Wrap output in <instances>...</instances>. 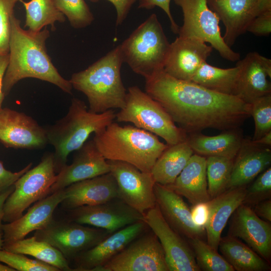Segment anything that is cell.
Here are the masks:
<instances>
[{"label":"cell","mask_w":271,"mask_h":271,"mask_svg":"<svg viewBox=\"0 0 271 271\" xmlns=\"http://www.w3.org/2000/svg\"><path fill=\"white\" fill-rule=\"evenodd\" d=\"M146 92L188 133L206 128H239L251 116V104L192 81L174 78L164 70L145 79Z\"/></svg>","instance_id":"obj_1"},{"label":"cell","mask_w":271,"mask_h":271,"mask_svg":"<svg viewBox=\"0 0 271 271\" xmlns=\"http://www.w3.org/2000/svg\"><path fill=\"white\" fill-rule=\"evenodd\" d=\"M11 26L9 63L3 79L5 96L19 81L27 78L49 82L72 94L73 87L69 80L61 75L47 53L46 42L50 31L47 27L38 32L25 30L14 14Z\"/></svg>","instance_id":"obj_2"},{"label":"cell","mask_w":271,"mask_h":271,"mask_svg":"<svg viewBox=\"0 0 271 271\" xmlns=\"http://www.w3.org/2000/svg\"><path fill=\"white\" fill-rule=\"evenodd\" d=\"M123 63L118 45L86 69L71 75L72 87L86 96L89 111L99 113L123 107L126 95L120 73Z\"/></svg>","instance_id":"obj_3"},{"label":"cell","mask_w":271,"mask_h":271,"mask_svg":"<svg viewBox=\"0 0 271 271\" xmlns=\"http://www.w3.org/2000/svg\"><path fill=\"white\" fill-rule=\"evenodd\" d=\"M115 115L113 109L99 113L92 112L83 101L72 99L67 114L54 124L45 127L48 143L54 149L56 173L67 164L71 153L80 148L92 133L105 129L115 119Z\"/></svg>","instance_id":"obj_4"},{"label":"cell","mask_w":271,"mask_h":271,"mask_svg":"<svg viewBox=\"0 0 271 271\" xmlns=\"http://www.w3.org/2000/svg\"><path fill=\"white\" fill-rule=\"evenodd\" d=\"M92 140L106 160L124 162L145 172H151L168 146L150 132L113 121L102 131L94 133Z\"/></svg>","instance_id":"obj_5"},{"label":"cell","mask_w":271,"mask_h":271,"mask_svg":"<svg viewBox=\"0 0 271 271\" xmlns=\"http://www.w3.org/2000/svg\"><path fill=\"white\" fill-rule=\"evenodd\" d=\"M119 45L123 62L147 79L164 70L170 43L153 14Z\"/></svg>","instance_id":"obj_6"},{"label":"cell","mask_w":271,"mask_h":271,"mask_svg":"<svg viewBox=\"0 0 271 271\" xmlns=\"http://www.w3.org/2000/svg\"><path fill=\"white\" fill-rule=\"evenodd\" d=\"M115 119L159 136L169 146L187 139V133L177 126L165 109L137 86L128 88L124 106L116 113Z\"/></svg>","instance_id":"obj_7"},{"label":"cell","mask_w":271,"mask_h":271,"mask_svg":"<svg viewBox=\"0 0 271 271\" xmlns=\"http://www.w3.org/2000/svg\"><path fill=\"white\" fill-rule=\"evenodd\" d=\"M56 176L53 153H45L36 166L14 183V189L4 205L3 221L9 223L17 219L32 204L48 196Z\"/></svg>","instance_id":"obj_8"},{"label":"cell","mask_w":271,"mask_h":271,"mask_svg":"<svg viewBox=\"0 0 271 271\" xmlns=\"http://www.w3.org/2000/svg\"><path fill=\"white\" fill-rule=\"evenodd\" d=\"M183 15V24L179 28V36L194 37L211 46L224 59L231 62L240 59V54L225 43L221 35L219 19L209 8L207 0H174Z\"/></svg>","instance_id":"obj_9"},{"label":"cell","mask_w":271,"mask_h":271,"mask_svg":"<svg viewBox=\"0 0 271 271\" xmlns=\"http://www.w3.org/2000/svg\"><path fill=\"white\" fill-rule=\"evenodd\" d=\"M111 233L105 229L89 227L69 220L53 219L45 227L35 231L34 236L57 249L67 259H74Z\"/></svg>","instance_id":"obj_10"},{"label":"cell","mask_w":271,"mask_h":271,"mask_svg":"<svg viewBox=\"0 0 271 271\" xmlns=\"http://www.w3.org/2000/svg\"><path fill=\"white\" fill-rule=\"evenodd\" d=\"M98 271H169L165 252L151 230L132 240Z\"/></svg>","instance_id":"obj_11"},{"label":"cell","mask_w":271,"mask_h":271,"mask_svg":"<svg viewBox=\"0 0 271 271\" xmlns=\"http://www.w3.org/2000/svg\"><path fill=\"white\" fill-rule=\"evenodd\" d=\"M107 161L117 184L119 198L144 215L156 206L155 182L151 172L124 162Z\"/></svg>","instance_id":"obj_12"},{"label":"cell","mask_w":271,"mask_h":271,"mask_svg":"<svg viewBox=\"0 0 271 271\" xmlns=\"http://www.w3.org/2000/svg\"><path fill=\"white\" fill-rule=\"evenodd\" d=\"M68 220L106 230L113 233L127 225L144 221V215L116 198L93 205L68 210Z\"/></svg>","instance_id":"obj_13"},{"label":"cell","mask_w":271,"mask_h":271,"mask_svg":"<svg viewBox=\"0 0 271 271\" xmlns=\"http://www.w3.org/2000/svg\"><path fill=\"white\" fill-rule=\"evenodd\" d=\"M144 217L162 245L169 271L200 270L190 245L168 224L156 205Z\"/></svg>","instance_id":"obj_14"},{"label":"cell","mask_w":271,"mask_h":271,"mask_svg":"<svg viewBox=\"0 0 271 271\" xmlns=\"http://www.w3.org/2000/svg\"><path fill=\"white\" fill-rule=\"evenodd\" d=\"M0 141L7 147L38 150L49 144L45 127L31 116L8 107L0 108Z\"/></svg>","instance_id":"obj_15"},{"label":"cell","mask_w":271,"mask_h":271,"mask_svg":"<svg viewBox=\"0 0 271 271\" xmlns=\"http://www.w3.org/2000/svg\"><path fill=\"white\" fill-rule=\"evenodd\" d=\"M75 152L72 163L65 165L56 174L48 195L63 190L73 183L110 172L107 160L93 140L86 141Z\"/></svg>","instance_id":"obj_16"},{"label":"cell","mask_w":271,"mask_h":271,"mask_svg":"<svg viewBox=\"0 0 271 271\" xmlns=\"http://www.w3.org/2000/svg\"><path fill=\"white\" fill-rule=\"evenodd\" d=\"M212 48L196 38L178 36L170 43L164 71L176 79L191 81Z\"/></svg>","instance_id":"obj_17"},{"label":"cell","mask_w":271,"mask_h":271,"mask_svg":"<svg viewBox=\"0 0 271 271\" xmlns=\"http://www.w3.org/2000/svg\"><path fill=\"white\" fill-rule=\"evenodd\" d=\"M148 228L145 221H141L111 233L96 245L76 256L73 259L74 270L98 271Z\"/></svg>","instance_id":"obj_18"},{"label":"cell","mask_w":271,"mask_h":271,"mask_svg":"<svg viewBox=\"0 0 271 271\" xmlns=\"http://www.w3.org/2000/svg\"><path fill=\"white\" fill-rule=\"evenodd\" d=\"M240 69L235 96L251 104L256 99L271 94V60L256 52L248 53L237 61Z\"/></svg>","instance_id":"obj_19"},{"label":"cell","mask_w":271,"mask_h":271,"mask_svg":"<svg viewBox=\"0 0 271 271\" xmlns=\"http://www.w3.org/2000/svg\"><path fill=\"white\" fill-rule=\"evenodd\" d=\"M230 235L244 241L251 249L270 262L271 226L248 206L242 203L233 213Z\"/></svg>","instance_id":"obj_20"},{"label":"cell","mask_w":271,"mask_h":271,"mask_svg":"<svg viewBox=\"0 0 271 271\" xmlns=\"http://www.w3.org/2000/svg\"><path fill=\"white\" fill-rule=\"evenodd\" d=\"M65 197L64 189L56 191L35 202L20 218L3 224L4 244L23 239L30 233L45 227L53 220L55 209Z\"/></svg>","instance_id":"obj_21"},{"label":"cell","mask_w":271,"mask_h":271,"mask_svg":"<svg viewBox=\"0 0 271 271\" xmlns=\"http://www.w3.org/2000/svg\"><path fill=\"white\" fill-rule=\"evenodd\" d=\"M211 10L223 24V37L229 47L247 32L252 21L259 15V0H207Z\"/></svg>","instance_id":"obj_22"},{"label":"cell","mask_w":271,"mask_h":271,"mask_svg":"<svg viewBox=\"0 0 271 271\" xmlns=\"http://www.w3.org/2000/svg\"><path fill=\"white\" fill-rule=\"evenodd\" d=\"M156 205L168 224L180 235L189 239L201 238L205 228L196 224L190 209L181 196L167 186L155 183L154 187Z\"/></svg>","instance_id":"obj_23"},{"label":"cell","mask_w":271,"mask_h":271,"mask_svg":"<svg viewBox=\"0 0 271 271\" xmlns=\"http://www.w3.org/2000/svg\"><path fill=\"white\" fill-rule=\"evenodd\" d=\"M64 190L65 197L61 204L67 210L118 198L117 184L110 172L73 183Z\"/></svg>","instance_id":"obj_24"},{"label":"cell","mask_w":271,"mask_h":271,"mask_svg":"<svg viewBox=\"0 0 271 271\" xmlns=\"http://www.w3.org/2000/svg\"><path fill=\"white\" fill-rule=\"evenodd\" d=\"M270 163L269 147L244 139L234 158L226 190L244 187L268 168Z\"/></svg>","instance_id":"obj_25"},{"label":"cell","mask_w":271,"mask_h":271,"mask_svg":"<svg viewBox=\"0 0 271 271\" xmlns=\"http://www.w3.org/2000/svg\"><path fill=\"white\" fill-rule=\"evenodd\" d=\"M246 189L244 187L226 190L207 202L208 216L204 226L207 243L215 250L221 238L222 232L230 217L245 200Z\"/></svg>","instance_id":"obj_26"},{"label":"cell","mask_w":271,"mask_h":271,"mask_svg":"<svg viewBox=\"0 0 271 271\" xmlns=\"http://www.w3.org/2000/svg\"><path fill=\"white\" fill-rule=\"evenodd\" d=\"M167 186L193 205L208 202L206 157L194 153L174 182Z\"/></svg>","instance_id":"obj_27"},{"label":"cell","mask_w":271,"mask_h":271,"mask_svg":"<svg viewBox=\"0 0 271 271\" xmlns=\"http://www.w3.org/2000/svg\"><path fill=\"white\" fill-rule=\"evenodd\" d=\"M243 139L240 129L236 128L213 136L200 132L188 133L186 141L194 153L205 157L220 156L234 159Z\"/></svg>","instance_id":"obj_28"},{"label":"cell","mask_w":271,"mask_h":271,"mask_svg":"<svg viewBox=\"0 0 271 271\" xmlns=\"http://www.w3.org/2000/svg\"><path fill=\"white\" fill-rule=\"evenodd\" d=\"M193 154L186 140L168 145L151 171L155 183L164 186L173 184Z\"/></svg>","instance_id":"obj_29"},{"label":"cell","mask_w":271,"mask_h":271,"mask_svg":"<svg viewBox=\"0 0 271 271\" xmlns=\"http://www.w3.org/2000/svg\"><path fill=\"white\" fill-rule=\"evenodd\" d=\"M218 248L227 261L237 271H268L270 264L238 238L221 237Z\"/></svg>","instance_id":"obj_30"},{"label":"cell","mask_w":271,"mask_h":271,"mask_svg":"<svg viewBox=\"0 0 271 271\" xmlns=\"http://www.w3.org/2000/svg\"><path fill=\"white\" fill-rule=\"evenodd\" d=\"M3 249L14 253L29 255L58 268L60 270H73L67 259L57 249L34 236L4 244Z\"/></svg>","instance_id":"obj_31"},{"label":"cell","mask_w":271,"mask_h":271,"mask_svg":"<svg viewBox=\"0 0 271 271\" xmlns=\"http://www.w3.org/2000/svg\"><path fill=\"white\" fill-rule=\"evenodd\" d=\"M240 69L235 66L224 69L208 64L206 61L200 67L191 81L211 90L235 96Z\"/></svg>","instance_id":"obj_32"},{"label":"cell","mask_w":271,"mask_h":271,"mask_svg":"<svg viewBox=\"0 0 271 271\" xmlns=\"http://www.w3.org/2000/svg\"><path fill=\"white\" fill-rule=\"evenodd\" d=\"M25 9V27L34 32L42 30L47 26H51L55 31L57 22L63 23L65 16L55 6L53 0H30L26 2L20 0Z\"/></svg>","instance_id":"obj_33"},{"label":"cell","mask_w":271,"mask_h":271,"mask_svg":"<svg viewBox=\"0 0 271 271\" xmlns=\"http://www.w3.org/2000/svg\"><path fill=\"white\" fill-rule=\"evenodd\" d=\"M234 159L220 156L206 157L207 188L211 199L226 190Z\"/></svg>","instance_id":"obj_34"},{"label":"cell","mask_w":271,"mask_h":271,"mask_svg":"<svg viewBox=\"0 0 271 271\" xmlns=\"http://www.w3.org/2000/svg\"><path fill=\"white\" fill-rule=\"evenodd\" d=\"M197 263L200 269L205 271H234L233 267L217 250L211 247L201 238L189 239Z\"/></svg>","instance_id":"obj_35"},{"label":"cell","mask_w":271,"mask_h":271,"mask_svg":"<svg viewBox=\"0 0 271 271\" xmlns=\"http://www.w3.org/2000/svg\"><path fill=\"white\" fill-rule=\"evenodd\" d=\"M57 9L75 29L85 28L93 22V15L85 0H53Z\"/></svg>","instance_id":"obj_36"},{"label":"cell","mask_w":271,"mask_h":271,"mask_svg":"<svg viewBox=\"0 0 271 271\" xmlns=\"http://www.w3.org/2000/svg\"><path fill=\"white\" fill-rule=\"evenodd\" d=\"M250 104V115L255 124L252 140L255 141L271 131V94L256 99Z\"/></svg>","instance_id":"obj_37"},{"label":"cell","mask_w":271,"mask_h":271,"mask_svg":"<svg viewBox=\"0 0 271 271\" xmlns=\"http://www.w3.org/2000/svg\"><path fill=\"white\" fill-rule=\"evenodd\" d=\"M0 262L18 271H59L49 264L27 257L25 254L0 249Z\"/></svg>","instance_id":"obj_38"},{"label":"cell","mask_w":271,"mask_h":271,"mask_svg":"<svg viewBox=\"0 0 271 271\" xmlns=\"http://www.w3.org/2000/svg\"><path fill=\"white\" fill-rule=\"evenodd\" d=\"M20 0H0V56L9 54L11 19Z\"/></svg>","instance_id":"obj_39"},{"label":"cell","mask_w":271,"mask_h":271,"mask_svg":"<svg viewBox=\"0 0 271 271\" xmlns=\"http://www.w3.org/2000/svg\"><path fill=\"white\" fill-rule=\"evenodd\" d=\"M249 188L246 190V196H257L266 193H270L271 191V168L266 169L258 175Z\"/></svg>","instance_id":"obj_40"},{"label":"cell","mask_w":271,"mask_h":271,"mask_svg":"<svg viewBox=\"0 0 271 271\" xmlns=\"http://www.w3.org/2000/svg\"><path fill=\"white\" fill-rule=\"evenodd\" d=\"M247 32L257 36L269 35L271 32V12L256 17L248 26Z\"/></svg>","instance_id":"obj_41"},{"label":"cell","mask_w":271,"mask_h":271,"mask_svg":"<svg viewBox=\"0 0 271 271\" xmlns=\"http://www.w3.org/2000/svg\"><path fill=\"white\" fill-rule=\"evenodd\" d=\"M32 166L30 163L18 172L7 170L0 161V195L13 186L15 182Z\"/></svg>","instance_id":"obj_42"},{"label":"cell","mask_w":271,"mask_h":271,"mask_svg":"<svg viewBox=\"0 0 271 271\" xmlns=\"http://www.w3.org/2000/svg\"><path fill=\"white\" fill-rule=\"evenodd\" d=\"M171 0H139V8L151 10L155 7L161 8L167 14L171 23L172 32L178 34L179 27L174 21L170 11Z\"/></svg>","instance_id":"obj_43"},{"label":"cell","mask_w":271,"mask_h":271,"mask_svg":"<svg viewBox=\"0 0 271 271\" xmlns=\"http://www.w3.org/2000/svg\"><path fill=\"white\" fill-rule=\"evenodd\" d=\"M97 3L100 0H89ZM111 3L116 11V26L121 25L126 18L133 5L137 0H106Z\"/></svg>","instance_id":"obj_44"},{"label":"cell","mask_w":271,"mask_h":271,"mask_svg":"<svg viewBox=\"0 0 271 271\" xmlns=\"http://www.w3.org/2000/svg\"><path fill=\"white\" fill-rule=\"evenodd\" d=\"M190 211L194 222L197 225L204 227L208 216L207 202H201L193 205Z\"/></svg>","instance_id":"obj_45"},{"label":"cell","mask_w":271,"mask_h":271,"mask_svg":"<svg viewBox=\"0 0 271 271\" xmlns=\"http://www.w3.org/2000/svg\"><path fill=\"white\" fill-rule=\"evenodd\" d=\"M258 216L267 220L271 221V201L265 200L257 204L254 211Z\"/></svg>","instance_id":"obj_46"},{"label":"cell","mask_w":271,"mask_h":271,"mask_svg":"<svg viewBox=\"0 0 271 271\" xmlns=\"http://www.w3.org/2000/svg\"><path fill=\"white\" fill-rule=\"evenodd\" d=\"M9 63V54L0 56V108L5 98L3 90V79Z\"/></svg>","instance_id":"obj_47"},{"label":"cell","mask_w":271,"mask_h":271,"mask_svg":"<svg viewBox=\"0 0 271 271\" xmlns=\"http://www.w3.org/2000/svg\"><path fill=\"white\" fill-rule=\"evenodd\" d=\"M14 189V184L13 186L0 195V233H3V218L4 215L3 208L4 203Z\"/></svg>","instance_id":"obj_48"},{"label":"cell","mask_w":271,"mask_h":271,"mask_svg":"<svg viewBox=\"0 0 271 271\" xmlns=\"http://www.w3.org/2000/svg\"><path fill=\"white\" fill-rule=\"evenodd\" d=\"M252 141L254 142L255 143L259 144V145L267 146V147H270L271 146V131L265 133L264 136L260 138L259 139L255 141Z\"/></svg>","instance_id":"obj_49"},{"label":"cell","mask_w":271,"mask_h":271,"mask_svg":"<svg viewBox=\"0 0 271 271\" xmlns=\"http://www.w3.org/2000/svg\"><path fill=\"white\" fill-rule=\"evenodd\" d=\"M259 15L271 12V0H259Z\"/></svg>","instance_id":"obj_50"},{"label":"cell","mask_w":271,"mask_h":271,"mask_svg":"<svg viewBox=\"0 0 271 271\" xmlns=\"http://www.w3.org/2000/svg\"><path fill=\"white\" fill-rule=\"evenodd\" d=\"M0 271H16V270L7 264H2L0 262Z\"/></svg>","instance_id":"obj_51"},{"label":"cell","mask_w":271,"mask_h":271,"mask_svg":"<svg viewBox=\"0 0 271 271\" xmlns=\"http://www.w3.org/2000/svg\"><path fill=\"white\" fill-rule=\"evenodd\" d=\"M4 244L3 233H0V249H3Z\"/></svg>","instance_id":"obj_52"}]
</instances>
